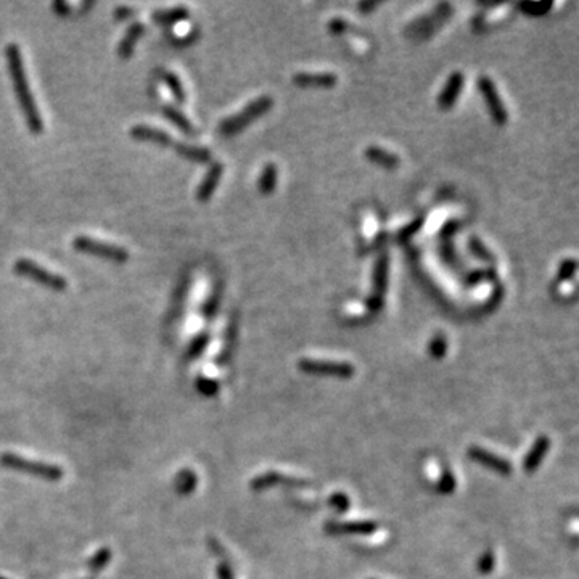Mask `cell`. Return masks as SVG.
Instances as JSON below:
<instances>
[{"label":"cell","instance_id":"obj_1","mask_svg":"<svg viewBox=\"0 0 579 579\" xmlns=\"http://www.w3.org/2000/svg\"><path fill=\"white\" fill-rule=\"evenodd\" d=\"M6 63H9V71L13 81V86H15V92L18 96L19 107H21L26 122H28L29 129L34 134H41L44 131V122L41 118V113L36 107L34 96L31 94V87L28 82V77L24 73L21 54H19L18 45L10 44L6 47Z\"/></svg>","mask_w":579,"mask_h":579},{"label":"cell","instance_id":"obj_2","mask_svg":"<svg viewBox=\"0 0 579 579\" xmlns=\"http://www.w3.org/2000/svg\"><path fill=\"white\" fill-rule=\"evenodd\" d=\"M272 99L267 95L257 96L253 102H249L247 107L240 112L235 113L234 116H229L221 121L217 131L219 134H222L224 137H232V135L240 134L244 127H248L251 122L259 119L262 114H266L270 108H272Z\"/></svg>","mask_w":579,"mask_h":579},{"label":"cell","instance_id":"obj_3","mask_svg":"<svg viewBox=\"0 0 579 579\" xmlns=\"http://www.w3.org/2000/svg\"><path fill=\"white\" fill-rule=\"evenodd\" d=\"M0 463H2V467H5V468L16 470V472H21V473L34 475V476H37V478H42L47 481H58V480H61V476H63L61 468L50 465V463L24 459V457H19L15 454H4L2 457H0Z\"/></svg>","mask_w":579,"mask_h":579},{"label":"cell","instance_id":"obj_4","mask_svg":"<svg viewBox=\"0 0 579 579\" xmlns=\"http://www.w3.org/2000/svg\"><path fill=\"white\" fill-rule=\"evenodd\" d=\"M13 269H15V272L18 275H23V277H26V279L34 280L37 283H41L42 287L55 290V292H63V290H66V287H68L66 280H64L61 275L50 272V270H47L45 267L39 266L37 262L26 259V257L18 259Z\"/></svg>","mask_w":579,"mask_h":579},{"label":"cell","instance_id":"obj_5","mask_svg":"<svg viewBox=\"0 0 579 579\" xmlns=\"http://www.w3.org/2000/svg\"><path fill=\"white\" fill-rule=\"evenodd\" d=\"M452 15V6L449 4H441L440 6L430 13V15H425L417 18L415 21H412L407 29H405V34L409 37H418V39H427L431 34L441 28V26L447 21V18Z\"/></svg>","mask_w":579,"mask_h":579},{"label":"cell","instance_id":"obj_6","mask_svg":"<svg viewBox=\"0 0 579 579\" xmlns=\"http://www.w3.org/2000/svg\"><path fill=\"white\" fill-rule=\"evenodd\" d=\"M73 247H74V249L81 251V253L99 256V257H103V259H108L113 262H126L129 259V254L124 248L116 247V244L108 243V242L96 240V238H92V237H84V235L76 237L73 240Z\"/></svg>","mask_w":579,"mask_h":579},{"label":"cell","instance_id":"obj_7","mask_svg":"<svg viewBox=\"0 0 579 579\" xmlns=\"http://www.w3.org/2000/svg\"><path fill=\"white\" fill-rule=\"evenodd\" d=\"M388 269L390 257L386 253H382L377 257L375 266H373L372 274V296L367 301L372 312H378L383 307V296L388 290Z\"/></svg>","mask_w":579,"mask_h":579},{"label":"cell","instance_id":"obj_8","mask_svg":"<svg viewBox=\"0 0 579 579\" xmlns=\"http://www.w3.org/2000/svg\"><path fill=\"white\" fill-rule=\"evenodd\" d=\"M298 367L311 375H324L335 378H351L354 375V367L350 362H337V360H319V359H301Z\"/></svg>","mask_w":579,"mask_h":579},{"label":"cell","instance_id":"obj_9","mask_svg":"<svg viewBox=\"0 0 579 579\" xmlns=\"http://www.w3.org/2000/svg\"><path fill=\"white\" fill-rule=\"evenodd\" d=\"M478 89L481 92L482 100H485V103H486L488 112H489V114H491L493 121L498 126H505L508 121L507 108L504 105V102H502L500 95L498 92V87H495V84L493 82L491 77L481 76L478 79Z\"/></svg>","mask_w":579,"mask_h":579},{"label":"cell","instance_id":"obj_10","mask_svg":"<svg viewBox=\"0 0 579 579\" xmlns=\"http://www.w3.org/2000/svg\"><path fill=\"white\" fill-rule=\"evenodd\" d=\"M468 457L475 462L481 463V465H485L486 468H491L493 472H498L502 475H508L512 472V463L502 459V457L495 455L493 452H489V450L482 449V447H476L472 446L468 449Z\"/></svg>","mask_w":579,"mask_h":579},{"label":"cell","instance_id":"obj_11","mask_svg":"<svg viewBox=\"0 0 579 579\" xmlns=\"http://www.w3.org/2000/svg\"><path fill=\"white\" fill-rule=\"evenodd\" d=\"M463 82H465V79H463V74L459 73V71H455V73L450 74L447 77L446 84H444L440 96H437V107H440L441 109L452 108L455 105L457 99H459Z\"/></svg>","mask_w":579,"mask_h":579},{"label":"cell","instance_id":"obj_12","mask_svg":"<svg viewBox=\"0 0 579 579\" xmlns=\"http://www.w3.org/2000/svg\"><path fill=\"white\" fill-rule=\"evenodd\" d=\"M131 135L137 140H147L152 144H157L161 147H176V140H174L169 134L161 131V129L147 126V124H137L131 129Z\"/></svg>","mask_w":579,"mask_h":579},{"label":"cell","instance_id":"obj_13","mask_svg":"<svg viewBox=\"0 0 579 579\" xmlns=\"http://www.w3.org/2000/svg\"><path fill=\"white\" fill-rule=\"evenodd\" d=\"M222 174H224L222 163H214L209 167L208 172L204 174L202 184H199L197 189V198L199 202H208L212 197V193L216 192L219 182H221Z\"/></svg>","mask_w":579,"mask_h":579},{"label":"cell","instance_id":"obj_14","mask_svg":"<svg viewBox=\"0 0 579 579\" xmlns=\"http://www.w3.org/2000/svg\"><path fill=\"white\" fill-rule=\"evenodd\" d=\"M337 76L332 73H296L293 76V84L298 87H320L330 89L337 86Z\"/></svg>","mask_w":579,"mask_h":579},{"label":"cell","instance_id":"obj_15","mask_svg":"<svg viewBox=\"0 0 579 579\" xmlns=\"http://www.w3.org/2000/svg\"><path fill=\"white\" fill-rule=\"evenodd\" d=\"M378 525L375 521H345V523H328L327 531L333 534H372L373 531H377Z\"/></svg>","mask_w":579,"mask_h":579},{"label":"cell","instance_id":"obj_16","mask_svg":"<svg viewBox=\"0 0 579 579\" xmlns=\"http://www.w3.org/2000/svg\"><path fill=\"white\" fill-rule=\"evenodd\" d=\"M549 446H550L549 437H547V436H539V437H538L536 442L533 444L531 450L526 454L525 460H523L525 472L531 473V472H534V470H536V468L540 465V462H543V459L545 457L547 450H549Z\"/></svg>","mask_w":579,"mask_h":579},{"label":"cell","instance_id":"obj_17","mask_svg":"<svg viewBox=\"0 0 579 579\" xmlns=\"http://www.w3.org/2000/svg\"><path fill=\"white\" fill-rule=\"evenodd\" d=\"M365 158L373 164L382 166L383 169H396L399 163H401V159H399L395 153H391L388 150H385V148L375 147V145L367 148Z\"/></svg>","mask_w":579,"mask_h":579},{"label":"cell","instance_id":"obj_18","mask_svg":"<svg viewBox=\"0 0 579 579\" xmlns=\"http://www.w3.org/2000/svg\"><path fill=\"white\" fill-rule=\"evenodd\" d=\"M145 32V26L142 23H132L129 26L124 37L121 39V42L118 45V55L121 58H129L132 55L135 44L140 39V36Z\"/></svg>","mask_w":579,"mask_h":579},{"label":"cell","instance_id":"obj_19","mask_svg":"<svg viewBox=\"0 0 579 579\" xmlns=\"http://www.w3.org/2000/svg\"><path fill=\"white\" fill-rule=\"evenodd\" d=\"M152 18H153L157 23L174 24V23L184 21V19L189 18V10H187L185 6H171V9L154 10Z\"/></svg>","mask_w":579,"mask_h":579},{"label":"cell","instance_id":"obj_20","mask_svg":"<svg viewBox=\"0 0 579 579\" xmlns=\"http://www.w3.org/2000/svg\"><path fill=\"white\" fill-rule=\"evenodd\" d=\"M177 150L180 157H184L190 161H195V163H208L211 159V152L208 148L197 147V145H187V144H176L174 147Z\"/></svg>","mask_w":579,"mask_h":579},{"label":"cell","instance_id":"obj_21","mask_svg":"<svg viewBox=\"0 0 579 579\" xmlns=\"http://www.w3.org/2000/svg\"><path fill=\"white\" fill-rule=\"evenodd\" d=\"M277 187V167L274 163H269L264 166V169L259 176V182H257V189L262 195H270Z\"/></svg>","mask_w":579,"mask_h":579},{"label":"cell","instance_id":"obj_22","mask_svg":"<svg viewBox=\"0 0 579 579\" xmlns=\"http://www.w3.org/2000/svg\"><path fill=\"white\" fill-rule=\"evenodd\" d=\"M277 482H292V485H298L300 481L290 480V478H285V476H282L280 473L270 472V473H264L261 476H257V478H254L253 482H251V488L256 489V491H262V489L274 486V485H277Z\"/></svg>","mask_w":579,"mask_h":579},{"label":"cell","instance_id":"obj_23","mask_svg":"<svg viewBox=\"0 0 579 579\" xmlns=\"http://www.w3.org/2000/svg\"><path fill=\"white\" fill-rule=\"evenodd\" d=\"M468 249H470V253H472L475 257H478V259L482 261V262H486V264H494L495 262L494 254L486 248V244L482 243L478 237L470 238V240H468Z\"/></svg>","mask_w":579,"mask_h":579},{"label":"cell","instance_id":"obj_24","mask_svg":"<svg viewBox=\"0 0 579 579\" xmlns=\"http://www.w3.org/2000/svg\"><path fill=\"white\" fill-rule=\"evenodd\" d=\"M163 112H164V114H166V118L169 119L171 122H174V124H176V126L180 129V131L185 132V134H193L192 122H190L189 119H187L185 114L180 113L177 108H174V107H164Z\"/></svg>","mask_w":579,"mask_h":579},{"label":"cell","instance_id":"obj_25","mask_svg":"<svg viewBox=\"0 0 579 579\" xmlns=\"http://www.w3.org/2000/svg\"><path fill=\"white\" fill-rule=\"evenodd\" d=\"M197 485V476L190 470H184L182 473H179L176 488L180 494H189L193 491V488Z\"/></svg>","mask_w":579,"mask_h":579},{"label":"cell","instance_id":"obj_26","mask_svg":"<svg viewBox=\"0 0 579 579\" xmlns=\"http://www.w3.org/2000/svg\"><path fill=\"white\" fill-rule=\"evenodd\" d=\"M163 79L167 84V87H169L171 94L174 95V99H176L177 102H184L185 100V92H184V86H182V82H180L179 77L174 73H171V71H167V73H164Z\"/></svg>","mask_w":579,"mask_h":579},{"label":"cell","instance_id":"obj_27","mask_svg":"<svg viewBox=\"0 0 579 579\" xmlns=\"http://www.w3.org/2000/svg\"><path fill=\"white\" fill-rule=\"evenodd\" d=\"M446 352H447V341H446V338H444L441 333L435 335L433 340L430 341V354L435 359H441Z\"/></svg>","mask_w":579,"mask_h":579},{"label":"cell","instance_id":"obj_28","mask_svg":"<svg viewBox=\"0 0 579 579\" xmlns=\"http://www.w3.org/2000/svg\"><path fill=\"white\" fill-rule=\"evenodd\" d=\"M454 489H455V478H454L452 472L444 470L441 480H440V482H437V491L442 494H450Z\"/></svg>","mask_w":579,"mask_h":579},{"label":"cell","instance_id":"obj_29","mask_svg":"<svg viewBox=\"0 0 579 579\" xmlns=\"http://www.w3.org/2000/svg\"><path fill=\"white\" fill-rule=\"evenodd\" d=\"M520 9L523 10L526 15H534V16H539V15H544L547 10L552 9V4L550 2H545V4H520Z\"/></svg>","mask_w":579,"mask_h":579},{"label":"cell","instance_id":"obj_30","mask_svg":"<svg viewBox=\"0 0 579 579\" xmlns=\"http://www.w3.org/2000/svg\"><path fill=\"white\" fill-rule=\"evenodd\" d=\"M576 272V261L575 259H565L558 267V280H571Z\"/></svg>","mask_w":579,"mask_h":579},{"label":"cell","instance_id":"obj_31","mask_svg":"<svg viewBox=\"0 0 579 579\" xmlns=\"http://www.w3.org/2000/svg\"><path fill=\"white\" fill-rule=\"evenodd\" d=\"M209 341V335L208 333H202L199 337H197L193 340V343L190 345V350H189V357H197L199 354L203 352V350L208 345Z\"/></svg>","mask_w":579,"mask_h":579},{"label":"cell","instance_id":"obj_32","mask_svg":"<svg viewBox=\"0 0 579 579\" xmlns=\"http://www.w3.org/2000/svg\"><path fill=\"white\" fill-rule=\"evenodd\" d=\"M328 504H330L333 508H337L338 512H346L347 508H350V505H351V504H350V498H347V495L343 494V493L333 494Z\"/></svg>","mask_w":579,"mask_h":579},{"label":"cell","instance_id":"obj_33","mask_svg":"<svg viewBox=\"0 0 579 579\" xmlns=\"http://www.w3.org/2000/svg\"><path fill=\"white\" fill-rule=\"evenodd\" d=\"M478 570L482 575H489L494 570V553L491 550H486L482 553L478 562Z\"/></svg>","mask_w":579,"mask_h":579},{"label":"cell","instance_id":"obj_34","mask_svg":"<svg viewBox=\"0 0 579 579\" xmlns=\"http://www.w3.org/2000/svg\"><path fill=\"white\" fill-rule=\"evenodd\" d=\"M108 560H109V550H100L99 553H96V555L90 560L89 562V568H92L94 571H99V570H102V568H105V565L108 563Z\"/></svg>","mask_w":579,"mask_h":579},{"label":"cell","instance_id":"obj_35","mask_svg":"<svg viewBox=\"0 0 579 579\" xmlns=\"http://www.w3.org/2000/svg\"><path fill=\"white\" fill-rule=\"evenodd\" d=\"M197 385H198V390L202 391L203 395H206V396H212V395H216L217 390H219L217 383H216V382H212V380H209V378H198Z\"/></svg>","mask_w":579,"mask_h":579},{"label":"cell","instance_id":"obj_36","mask_svg":"<svg viewBox=\"0 0 579 579\" xmlns=\"http://www.w3.org/2000/svg\"><path fill=\"white\" fill-rule=\"evenodd\" d=\"M328 29H330V32H333V34H341V32L346 29V23L343 21V19H338V18L332 19L330 24H328Z\"/></svg>","mask_w":579,"mask_h":579},{"label":"cell","instance_id":"obj_37","mask_svg":"<svg viewBox=\"0 0 579 579\" xmlns=\"http://www.w3.org/2000/svg\"><path fill=\"white\" fill-rule=\"evenodd\" d=\"M219 579H234V573H232L230 566L227 563H221L217 568Z\"/></svg>","mask_w":579,"mask_h":579},{"label":"cell","instance_id":"obj_38","mask_svg":"<svg viewBox=\"0 0 579 579\" xmlns=\"http://www.w3.org/2000/svg\"><path fill=\"white\" fill-rule=\"evenodd\" d=\"M457 222H447L446 225H444V229H442V232H441V237L442 238H447V237H452L454 234H455V230H457Z\"/></svg>","mask_w":579,"mask_h":579},{"label":"cell","instance_id":"obj_39","mask_svg":"<svg viewBox=\"0 0 579 579\" xmlns=\"http://www.w3.org/2000/svg\"><path fill=\"white\" fill-rule=\"evenodd\" d=\"M380 4L378 2H360L359 10H362L364 13H370L372 10H375Z\"/></svg>","mask_w":579,"mask_h":579},{"label":"cell","instance_id":"obj_40","mask_svg":"<svg viewBox=\"0 0 579 579\" xmlns=\"http://www.w3.org/2000/svg\"><path fill=\"white\" fill-rule=\"evenodd\" d=\"M420 224H422V221H417V222H415L414 225H409V227H407V229H405V230H404V232H405V234H404V235H401V238H402V240H405V238H407V237H410V235H414V234H415V230L418 229V225H420Z\"/></svg>","mask_w":579,"mask_h":579},{"label":"cell","instance_id":"obj_41","mask_svg":"<svg viewBox=\"0 0 579 579\" xmlns=\"http://www.w3.org/2000/svg\"><path fill=\"white\" fill-rule=\"evenodd\" d=\"M131 11H132V10L127 9V6H119V9L114 11V16L119 18V19H121V18H126V16H129V15H132Z\"/></svg>","mask_w":579,"mask_h":579},{"label":"cell","instance_id":"obj_42","mask_svg":"<svg viewBox=\"0 0 579 579\" xmlns=\"http://www.w3.org/2000/svg\"><path fill=\"white\" fill-rule=\"evenodd\" d=\"M54 9L60 13V15H68V10H69V6L66 5V4H63V2H55L54 4Z\"/></svg>","mask_w":579,"mask_h":579}]
</instances>
